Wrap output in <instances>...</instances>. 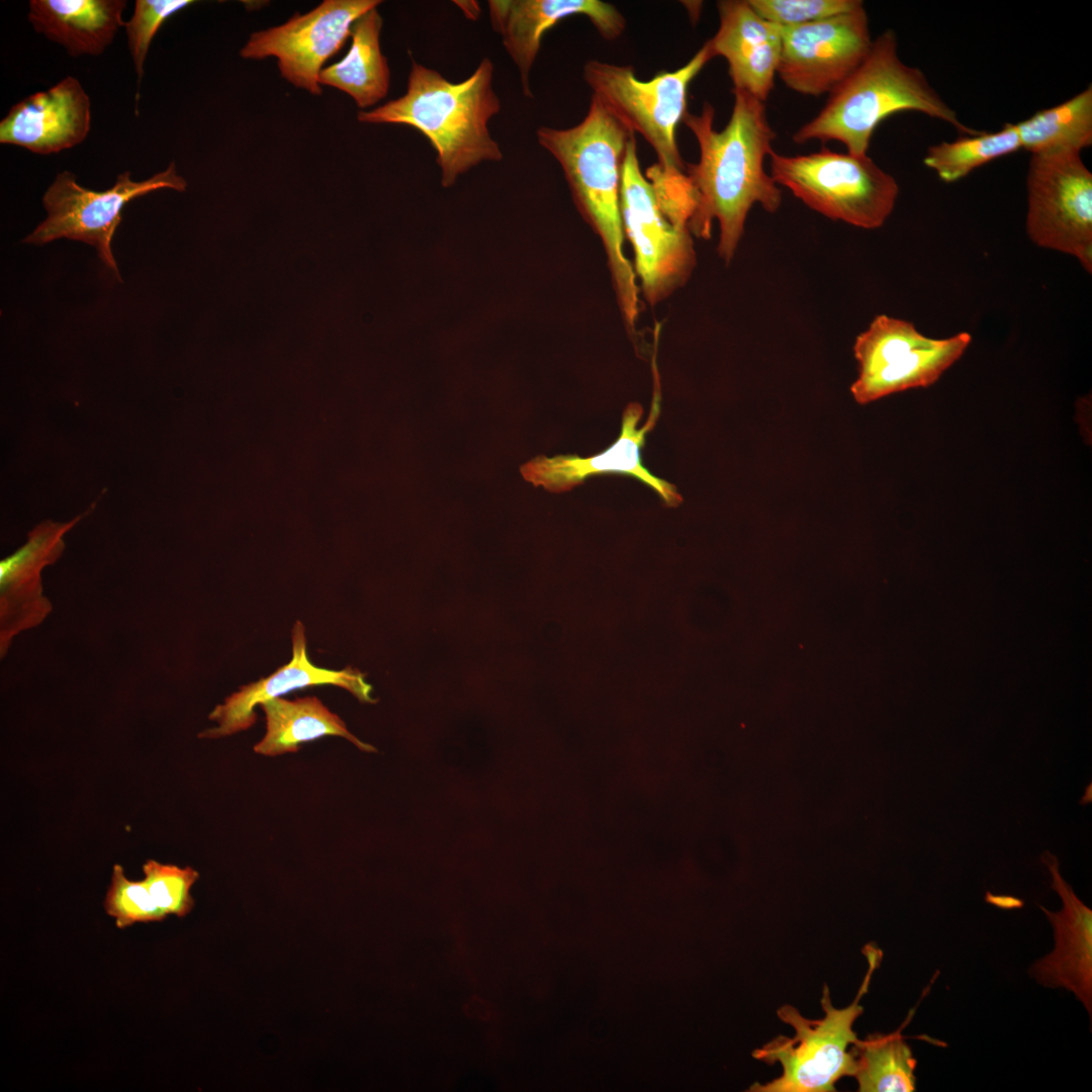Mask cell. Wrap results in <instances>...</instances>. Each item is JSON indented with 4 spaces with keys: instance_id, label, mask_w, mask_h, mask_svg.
I'll return each mask as SVG.
<instances>
[{
    "instance_id": "obj_24",
    "label": "cell",
    "mask_w": 1092,
    "mask_h": 1092,
    "mask_svg": "<svg viewBox=\"0 0 1092 1092\" xmlns=\"http://www.w3.org/2000/svg\"><path fill=\"white\" fill-rule=\"evenodd\" d=\"M1021 148L1031 155L1081 153L1092 145V86L1016 123Z\"/></svg>"
},
{
    "instance_id": "obj_7",
    "label": "cell",
    "mask_w": 1092,
    "mask_h": 1092,
    "mask_svg": "<svg viewBox=\"0 0 1092 1092\" xmlns=\"http://www.w3.org/2000/svg\"><path fill=\"white\" fill-rule=\"evenodd\" d=\"M769 158V175L777 185L832 220L874 230L885 223L895 207L897 181L868 155L823 148L796 156L774 151Z\"/></svg>"
},
{
    "instance_id": "obj_8",
    "label": "cell",
    "mask_w": 1092,
    "mask_h": 1092,
    "mask_svg": "<svg viewBox=\"0 0 1092 1092\" xmlns=\"http://www.w3.org/2000/svg\"><path fill=\"white\" fill-rule=\"evenodd\" d=\"M971 341L967 332L929 338L910 322L879 314L855 339L858 375L850 392L857 403L866 404L892 393L928 387L963 356Z\"/></svg>"
},
{
    "instance_id": "obj_16",
    "label": "cell",
    "mask_w": 1092,
    "mask_h": 1092,
    "mask_svg": "<svg viewBox=\"0 0 1092 1092\" xmlns=\"http://www.w3.org/2000/svg\"><path fill=\"white\" fill-rule=\"evenodd\" d=\"M92 509L67 523L44 521L27 541L0 562V655L12 638L41 624L53 610L42 594L41 570L55 563L65 549L64 536Z\"/></svg>"
},
{
    "instance_id": "obj_31",
    "label": "cell",
    "mask_w": 1092,
    "mask_h": 1092,
    "mask_svg": "<svg viewBox=\"0 0 1092 1092\" xmlns=\"http://www.w3.org/2000/svg\"><path fill=\"white\" fill-rule=\"evenodd\" d=\"M986 901L1003 909L1020 908L1023 905L1020 899L1011 896H995L989 892L986 894Z\"/></svg>"
},
{
    "instance_id": "obj_28",
    "label": "cell",
    "mask_w": 1092,
    "mask_h": 1092,
    "mask_svg": "<svg viewBox=\"0 0 1092 1092\" xmlns=\"http://www.w3.org/2000/svg\"><path fill=\"white\" fill-rule=\"evenodd\" d=\"M143 881L152 898L168 916L183 918L192 911L191 888L199 879L197 871L148 859L143 864Z\"/></svg>"
},
{
    "instance_id": "obj_10",
    "label": "cell",
    "mask_w": 1092,
    "mask_h": 1092,
    "mask_svg": "<svg viewBox=\"0 0 1092 1092\" xmlns=\"http://www.w3.org/2000/svg\"><path fill=\"white\" fill-rule=\"evenodd\" d=\"M186 180L174 162L152 177L134 181L128 171L117 175L103 191L82 187L70 171L59 173L42 196L47 217L23 242L44 245L58 239L80 241L96 248L103 264L121 281L111 252V240L121 221V210L130 200L160 189L185 191Z\"/></svg>"
},
{
    "instance_id": "obj_12",
    "label": "cell",
    "mask_w": 1092,
    "mask_h": 1092,
    "mask_svg": "<svg viewBox=\"0 0 1092 1092\" xmlns=\"http://www.w3.org/2000/svg\"><path fill=\"white\" fill-rule=\"evenodd\" d=\"M380 3L325 0L304 14L294 13L281 25L252 33L240 56L248 60L274 57L282 78L296 88L321 95L324 64L343 48L354 22Z\"/></svg>"
},
{
    "instance_id": "obj_29",
    "label": "cell",
    "mask_w": 1092,
    "mask_h": 1092,
    "mask_svg": "<svg viewBox=\"0 0 1092 1092\" xmlns=\"http://www.w3.org/2000/svg\"><path fill=\"white\" fill-rule=\"evenodd\" d=\"M191 0H136L131 17L124 22L129 54L138 82L144 77V66L151 42L173 14L191 5Z\"/></svg>"
},
{
    "instance_id": "obj_30",
    "label": "cell",
    "mask_w": 1092,
    "mask_h": 1092,
    "mask_svg": "<svg viewBox=\"0 0 1092 1092\" xmlns=\"http://www.w3.org/2000/svg\"><path fill=\"white\" fill-rule=\"evenodd\" d=\"M764 20L779 26L812 23L847 13L863 5L860 0H747Z\"/></svg>"
},
{
    "instance_id": "obj_20",
    "label": "cell",
    "mask_w": 1092,
    "mask_h": 1092,
    "mask_svg": "<svg viewBox=\"0 0 1092 1092\" xmlns=\"http://www.w3.org/2000/svg\"><path fill=\"white\" fill-rule=\"evenodd\" d=\"M719 27L708 41L723 57L733 89L765 102L774 86L782 51V27L761 18L747 0L717 2Z\"/></svg>"
},
{
    "instance_id": "obj_21",
    "label": "cell",
    "mask_w": 1092,
    "mask_h": 1092,
    "mask_svg": "<svg viewBox=\"0 0 1092 1092\" xmlns=\"http://www.w3.org/2000/svg\"><path fill=\"white\" fill-rule=\"evenodd\" d=\"M125 0H30L27 18L35 32L72 57L99 56L120 27Z\"/></svg>"
},
{
    "instance_id": "obj_27",
    "label": "cell",
    "mask_w": 1092,
    "mask_h": 1092,
    "mask_svg": "<svg viewBox=\"0 0 1092 1092\" xmlns=\"http://www.w3.org/2000/svg\"><path fill=\"white\" fill-rule=\"evenodd\" d=\"M103 906L120 929L135 923L163 921L168 917L152 898L145 882L129 880L118 863L113 866Z\"/></svg>"
},
{
    "instance_id": "obj_17",
    "label": "cell",
    "mask_w": 1092,
    "mask_h": 1092,
    "mask_svg": "<svg viewBox=\"0 0 1092 1092\" xmlns=\"http://www.w3.org/2000/svg\"><path fill=\"white\" fill-rule=\"evenodd\" d=\"M488 8L491 26L502 35L528 97H533L529 75L543 34L559 21L571 15H584L607 40L620 37L626 27L625 17L618 8L602 0H490Z\"/></svg>"
},
{
    "instance_id": "obj_2",
    "label": "cell",
    "mask_w": 1092,
    "mask_h": 1092,
    "mask_svg": "<svg viewBox=\"0 0 1092 1092\" xmlns=\"http://www.w3.org/2000/svg\"><path fill=\"white\" fill-rule=\"evenodd\" d=\"M632 134L595 96L578 124L565 129L540 126L536 131L538 143L560 164L580 214L603 242L624 322L634 331L639 292L624 252L620 208L622 169Z\"/></svg>"
},
{
    "instance_id": "obj_13",
    "label": "cell",
    "mask_w": 1092,
    "mask_h": 1092,
    "mask_svg": "<svg viewBox=\"0 0 1092 1092\" xmlns=\"http://www.w3.org/2000/svg\"><path fill=\"white\" fill-rule=\"evenodd\" d=\"M872 43L864 5L812 23L785 26L777 75L797 93L829 94L860 65Z\"/></svg>"
},
{
    "instance_id": "obj_32",
    "label": "cell",
    "mask_w": 1092,
    "mask_h": 1092,
    "mask_svg": "<svg viewBox=\"0 0 1092 1092\" xmlns=\"http://www.w3.org/2000/svg\"><path fill=\"white\" fill-rule=\"evenodd\" d=\"M455 3H459L458 5L466 13L468 18H472V19L477 18L478 14L480 12L477 3L476 4H475V2H455Z\"/></svg>"
},
{
    "instance_id": "obj_9",
    "label": "cell",
    "mask_w": 1092,
    "mask_h": 1092,
    "mask_svg": "<svg viewBox=\"0 0 1092 1092\" xmlns=\"http://www.w3.org/2000/svg\"><path fill=\"white\" fill-rule=\"evenodd\" d=\"M620 208L643 295L654 305L689 279L696 253L690 229L663 210L652 183L643 175L635 134L623 163Z\"/></svg>"
},
{
    "instance_id": "obj_3",
    "label": "cell",
    "mask_w": 1092,
    "mask_h": 1092,
    "mask_svg": "<svg viewBox=\"0 0 1092 1092\" xmlns=\"http://www.w3.org/2000/svg\"><path fill=\"white\" fill-rule=\"evenodd\" d=\"M493 70L492 62L484 58L468 78L453 83L413 60L406 92L372 110L359 111L357 118L421 131L436 152L442 185L452 186L481 162L503 159L487 126L500 111V100L492 87Z\"/></svg>"
},
{
    "instance_id": "obj_22",
    "label": "cell",
    "mask_w": 1092,
    "mask_h": 1092,
    "mask_svg": "<svg viewBox=\"0 0 1092 1092\" xmlns=\"http://www.w3.org/2000/svg\"><path fill=\"white\" fill-rule=\"evenodd\" d=\"M259 707L265 714L266 732L254 745L258 754L277 756L297 752L303 742L326 736H340L363 751H376L354 736L345 722L314 696L294 700L276 697Z\"/></svg>"
},
{
    "instance_id": "obj_18",
    "label": "cell",
    "mask_w": 1092,
    "mask_h": 1092,
    "mask_svg": "<svg viewBox=\"0 0 1092 1092\" xmlns=\"http://www.w3.org/2000/svg\"><path fill=\"white\" fill-rule=\"evenodd\" d=\"M90 128V98L78 79L67 76L9 109L0 121V144L57 154L83 143Z\"/></svg>"
},
{
    "instance_id": "obj_26",
    "label": "cell",
    "mask_w": 1092,
    "mask_h": 1092,
    "mask_svg": "<svg viewBox=\"0 0 1092 1092\" xmlns=\"http://www.w3.org/2000/svg\"><path fill=\"white\" fill-rule=\"evenodd\" d=\"M1021 149L1016 123L1008 122L997 131L977 132L933 145L928 148L923 163L935 171L940 180L952 183L975 169Z\"/></svg>"
},
{
    "instance_id": "obj_6",
    "label": "cell",
    "mask_w": 1092,
    "mask_h": 1092,
    "mask_svg": "<svg viewBox=\"0 0 1092 1092\" xmlns=\"http://www.w3.org/2000/svg\"><path fill=\"white\" fill-rule=\"evenodd\" d=\"M712 58L706 41L682 67L648 81L638 79L631 66L597 60L584 64L582 76L592 96L631 132L640 133L654 150L659 169L674 176L686 173L675 133L688 112L689 87Z\"/></svg>"
},
{
    "instance_id": "obj_1",
    "label": "cell",
    "mask_w": 1092,
    "mask_h": 1092,
    "mask_svg": "<svg viewBox=\"0 0 1092 1092\" xmlns=\"http://www.w3.org/2000/svg\"><path fill=\"white\" fill-rule=\"evenodd\" d=\"M732 92V113L722 130L714 127L715 109L709 102L700 114L687 112L682 118L700 150L699 161L686 166L697 197L689 229L708 240L717 220L718 253L726 263L734 257L751 207L759 204L775 213L782 205V191L764 169L777 138L764 102L744 91Z\"/></svg>"
},
{
    "instance_id": "obj_11",
    "label": "cell",
    "mask_w": 1092,
    "mask_h": 1092,
    "mask_svg": "<svg viewBox=\"0 0 1092 1092\" xmlns=\"http://www.w3.org/2000/svg\"><path fill=\"white\" fill-rule=\"evenodd\" d=\"M1026 232L1037 246L1077 258L1092 272V173L1081 153L1031 155Z\"/></svg>"
},
{
    "instance_id": "obj_15",
    "label": "cell",
    "mask_w": 1092,
    "mask_h": 1092,
    "mask_svg": "<svg viewBox=\"0 0 1092 1092\" xmlns=\"http://www.w3.org/2000/svg\"><path fill=\"white\" fill-rule=\"evenodd\" d=\"M291 638V660L272 674L241 687L222 704L215 706L208 718L217 725L201 731L199 738L217 739L245 731L257 720L256 706L307 687L333 685L347 690L361 702H376L371 696V686L364 680L365 674L358 669L350 666L341 670L323 668L308 659L305 629L300 621L295 622Z\"/></svg>"
},
{
    "instance_id": "obj_23",
    "label": "cell",
    "mask_w": 1092,
    "mask_h": 1092,
    "mask_svg": "<svg viewBox=\"0 0 1092 1092\" xmlns=\"http://www.w3.org/2000/svg\"><path fill=\"white\" fill-rule=\"evenodd\" d=\"M382 24L377 8L359 17L352 26V42L346 56L320 74L321 86L347 93L361 109L376 104L388 93L390 72L380 49Z\"/></svg>"
},
{
    "instance_id": "obj_14",
    "label": "cell",
    "mask_w": 1092,
    "mask_h": 1092,
    "mask_svg": "<svg viewBox=\"0 0 1092 1092\" xmlns=\"http://www.w3.org/2000/svg\"><path fill=\"white\" fill-rule=\"evenodd\" d=\"M654 390L648 419L639 423L644 410L638 402L629 403L622 415L617 439L598 454L537 456L521 466L523 477L535 486L550 492L571 490L587 478L603 474H621L634 478L652 489L665 507L676 508L684 498L676 486L653 474L644 464L642 449L647 435L654 429L660 415V384L658 372H653Z\"/></svg>"
},
{
    "instance_id": "obj_4",
    "label": "cell",
    "mask_w": 1092,
    "mask_h": 1092,
    "mask_svg": "<svg viewBox=\"0 0 1092 1092\" xmlns=\"http://www.w3.org/2000/svg\"><path fill=\"white\" fill-rule=\"evenodd\" d=\"M900 111H917L952 125L963 134L978 131L961 122L924 73L898 56L894 30L873 39L860 65L834 90L819 113L794 134L796 144L836 141L847 153L866 156L877 126Z\"/></svg>"
},
{
    "instance_id": "obj_25",
    "label": "cell",
    "mask_w": 1092,
    "mask_h": 1092,
    "mask_svg": "<svg viewBox=\"0 0 1092 1092\" xmlns=\"http://www.w3.org/2000/svg\"><path fill=\"white\" fill-rule=\"evenodd\" d=\"M853 1073L860 1092H907L916 1088V1060L901 1028L873 1033L851 1045Z\"/></svg>"
},
{
    "instance_id": "obj_19",
    "label": "cell",
    "mask_w": 1092,
    "mask_h": 1092,
    "mask_svg": "<svg viewBox=\"0 0 1092 1092\" xmlns=\"http://www.w3.org/2000/svg\"><path fill=\"white\" fill-rule=\"evenodd\" d=\"M1040 858L1052 875L1051 887L1061 897L1063 908L1053 912L1039 906L1054 928L1055 948L1037 960L1029 974L1042 986L1073 992L1091 1017L1092 910L1061 876L1058 857L1044 851Z\"/></svg>"
},
{
    "instance_id": "obj_5",
    "label": "cell",
    "mask_w": 1092,
    "mask_h": 1092,
    "mask_svg": "<svg viewBox=\"0 0 1092 1092\" xmlns=\"http://www.w3.org/2000/svg\"><path fill=\"white\" fill-rule=\"evenodd\" d=\"M862 951L869 969L851 1004L844 1008L834 1007L825 984L821 998L822 1018L808 1019L791 1005L778 1010L779 1018L793 1027L794 1036L780 1035L756 1049L753 1057L768 1065L779 1063L782 1074L764 1084H753L749 1091L829 1092L835 1090L839 1079L852 1076L853 1060L848 1048L857 1039L852 1026L863 1011L859 1001L868 992L883 957L881 949L873 943L867 944Z\"/></svg>"
}]
</instances>
